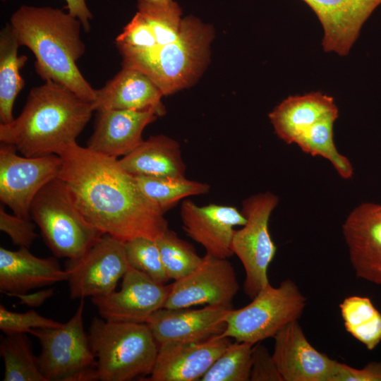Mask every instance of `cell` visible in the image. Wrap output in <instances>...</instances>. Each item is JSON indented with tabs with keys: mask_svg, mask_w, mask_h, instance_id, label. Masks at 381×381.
<instances>
[{
	"mask_svg": "<svg viewBox=\"0 0 381 381\" xmlns=\"http://www.w3.org/2000/svg\"><path fill=\"white\" fill-rule=\"evenodd\" d=\"M213 27L182 17L175 0H138L137 12L116 37L121 66L147 75L164 96L193 85L207 68Z\"/></svg>",
	"mask_w": 381,
	"mask_h": 381,
	"instance_id": "6da1fadb",
	"label": "cell"
},
{
	"mask_svg": "<svg viewBox=\"0 0 381 381\" xmlns=\"http://www.w3.org/2000/svg\"><path fill=\"white\" fill-rule=\"evenodd\" d=\"M59 155L62 165L58 179L85 219L101 233L123 242L138 237L156 241L168 229L164 214L119 159L77 143Z\"/></svg>",
	"mask_w": 381,
	"mask_h": 381,
	"instance_id": "7a4b0ae2",
	"label": "cell"
},
{
	"mask_svg": "<svg viewBox=\"0 0 381 381\" xmlns=\"http://www.w3.org/2000/svg\"><path fill=\"white\" fill-rule=\"evenodd\" d=\"M93 111L92 102L49 80L30 90L16 118L0 123V141L26 157L59 155L76 143Z\"/></svg>",
	"mask_w": 381,
	"mask_h": 381,
	"instance_id": "3957f363",
	"label": "cell"
},
{
	"mask_svg": "<svg viewBox=\"0 0 381 381\" xmlns=\"http://www.w3.org/2000/svg\"><path fill=\"white\" fill-rule=\"evenodd\" d=\"M9 23L20 46L35 55V71L41 78L63 85L85 101L95 100L96 90L76 64L85 51L78 18L58 8L23 5Z\"/></svg>",
	"mask_w": 381,
	"mask_h": 381,
	"instance_id": "277c9868",
	"label": "cell"
},
{
	"mask_svg": "<svg viewBox=\"0 0 381 381\" xmlns=\"http://www.w3.org/2000/svg\"><path fill=\"white\" fill-rule=\"evenodd\" d=\"M88 338L98 380L129 381L151 373L159 346L147 323L111 322L95 317Z\"/></svg>",
	"mask_w": 381,
	"mask_h": 381,
	"instance_id": "5b68a950",
	"label": "cell"
},
{
	"mask_svg": "<svg viewBox=\"0 0 381 381\" xmlns=\"http://www.w3.org/2000/svg\"><path fill=\"white\" fill-rule=\"evenodd\" d=\"M30 215L56 258L76 260L104 235L85 219L58 178L37 194Z\"/></svg>",
	"mask_w": 381,
	"mask_h": 381,
	"instance_id": "8992f818",
	"label": "cell"
},
{
	"mask_svg": "<svg viewBox=\"0 0 381 381\" xmlns=\"http://www.w3.org/2000/svg\"><path fill=\"white\" fill-rule=\"evenodd\" d=\"M252 299L246 306L228 312L222 337L252 345L274 337L286 325L298 320L307 303L291 279L277 287L269 283Z\"/></svg>",
	"mask_w": 381,
	"mask_h": 381,
	"instance_id": "52a82bcc",
	"label": "cell"
},
{
	"mask_svg": "<svg viewBox=\"0 0 381 381\" xmlns=\"http://www.w3.org/2000/svg\"><path fill=\"white\" fill-rule=\"evenodd\" d=\"M84 299L71 318L59 327L33 329L41 351L40 368L47 381L98 380L97 361L83 323Z\"/></svg>",
	"mask_w": 381,
	"mask_h": 381,
	"instance_id": "ba28073f",
	"label": "cell"
},
{
	"mask_svg": "<svg viewBox=\"0 0 381 381\" xmlns=\"http://www.w3.org/2000/svg\"><path fill=\"white\" fill-rule=\"evenodd\" d=\"M278 202L279 198L268 191L246 198L241 211L246 223L233 236L232 251L245 270L244 292L251 298L270 283L267 270L277 246L269 231V220Z\"/></svg>",
	"mask_w": 381,
	"mask_h": 381,
	"instance_id": "9c48e42d",
	"label": "cell"
},
{
	"mask_svg": "<svg viewBox=\"0 0 381 381\" xmlns=\"http://www.w3.org/2000/svg\"><path fill=\"white\" fill-rule=\"evenodd\" d=\"M9 144L0 145V200L13 214L31 219V204L40 190L58 178L62 159L58 155L26 157Z\"/></svg>",
	"mask_w": 381,
	"mask_h": 381,
	"instance_id": "30bf717a",
	"label": "cell"
},
{
	"mask_svg": "<svg viewBox=\"0 0 381 381\" xmlns=\"http://www.w3.org/2000/svg\"><path fill=\"white\" fill-rule=\"evenodd\" d=\"M130 268L124 242L104 234L83 256L66 261L70 297L108 295Z\"/></svg>",
	"mask_w": 381,
	"mask_h": 381,
	"instance_id": "8fae6325",
	"label": "cell"
},
{
	"mask_svg": "<svg viewBox=\"0 0 381 381\" xmlns=\"http://www.w3.org/2000/svg\"><path fill=\"white\" fill-rule=\"evenodd\" d=\"M164 308H188L198 305L231 306L238 290L234 267L227 258L206 253L188 275L171 284Z\"/></svg>",
	"mask_w": 381,
	"mask_h": 381,
	"instance_id": "7c38bea8",
	"label": "cell"
},
{
	"mask_svg": "<svg viewBox=\"0 0 381 381\" xmlns=\"http://www.w3.org/2000/svg\"><path fill=\"white\" fill-rule=\"evenodd\" d=\"M171 287L131 267L122 278L120 290L91 298V301L107 321L146 323L152 314L163 308Z\"/></svg>",
	"mask_w": 381,
	"mask_h": 381,
	"instance_id": "4fadbf2b",
	"label": "cell"
},
{
	"mask_svg": "<svg viewBox=\"0 0 381 381\" xmlns=\"http://www.w3.org/2000/svg\"><path fill=\"white\" fill-rule=\"evenodd\" d=\"M272 357L284 381H333L338 361L314 348L298 320L279 330Z\"/></svg>",
	"mask_w": 381,
	"mask_h": 381,
	"instance_id": "5bb4252c",
	"label": "cell"
},
{
	"mask_svg": "<svg viewBox=\"0 0 381 381\" xmlns=\"http://www.w3.org/2000/svg\"><path fill=\"white\" fill-rule=\"evenodd\" d=\"M342 233L356 277L381 284V205L367 202L356 207Z\"/></svg>",
	"mask_w": 381,
	"mask_h": 381,
	"instance_id": "9a60e30c",
	"label": "cell"
},
{
	"mask_svg": "<svg viewBox=\"0 0 381 381\" xmlns=\"http://www.w3.org/2000/svg\"><path fill=\"white\" fill-rule=\"evenodd\" d=\"M231 306L209 305L200 309L160 308L146 323L158 346L171 342L200 341L222 334Z\"/></svg>",
	"mask_w": 381,
	"mask_h": 381,
	"instance_id": "2e32d148",
	"label": "cell"
},
{
	"mask_svg": "<svg viewBox=\"0 0 381 381\" xmlns=\"http://www.w3.org/2000/svg\"><path fill=\"white\" fill-rule=\"evenodd\" d=\"M181 218L188 236L202 246L206 253L219 258H228L234 254V228L246 223L243 214L235 207L217 204L198 206L190 200L182 202Z\"/></svg>",
	"mask_w": 381,
	"mask_h": 381,
	"instance_id": "e0dca14e",
	"label": "cell"
},
{
	"mask_svg": "<svg viewBox=\"0 0 381 381\" xmlns=\"http://www.w3.org/2000/svg\"><path fill=\"white\" fill-rule=\"evenodd\" d=\"M221 334L200 341H179L159 346L149 381H198L231 343Z\"/></svg>",
	"mask_w": 381,
	"mask_h": 381,
	"instance_id": "ac0fdd59",
	"label": "cell"
},
{
	"mask_svg": "<svg viewBox=\"0 0 381 381\" xmlns=\"http://www.w3.org/2000/svg\"><path fill=\"white\" fill-rule=\"evenodd\" d=\"M317 16L323 29L322 49L347 56L361 30L381 0H302Z\"/></svg>",
	"mask_w": 381,
	"mask_h": 381,
	"instance_id": "d6986e66",
	"label": "cell"
},
{
	"mask_svg": "<svg viewBox=\"0 0 381 381\" xmlns=\"http://www.w3.org/2000/svg\"><path fill=\"white\" fill-rule=\"evenodd\" d=\"M96 111L94 131L86 147L115 159L133 151L144 140L145 128L159 117L152 111L104 109Z\"/></svg>",
	"mask_w": 381,
	"mask_h": 381,
	"instance_id": "ffe728a7",
	"label": "cell"
},
{
	"mask_svg": "<svg viewBox=\"0 0 381 381\" xmlns=\"http://www.w3.org/2000/svg\"><path fill=\"white\" fill-rule=\"evenodd\" d=\"M68 272L55 257L39 258L26 247L0 248V291L8 296L67 281Z\"/></svg>",
	"mask_w": 381,
	"mask_h": 381,
	"instance_id": "44dd1931",
	"label": "cell"
},
{
	"mask_svg": "<svg viewBox=\"0 0 381 381\" xmlns=\"http://www.w3.org/2000/svg\"><path fill=\"white\" fill-rule=\"evenodd\" d=\"M121 69L100 89L92 102L94 111L104 109L152 111L159 117L166 114L159 87L142 71Z\"/></svg>",
	"mask_w": 381,
	"mask_h": 381,
	"instance_id": "7402d4cb",
	"label": "cell"
},
{
	"mask_svg": "<svg viewBox=\"0 0 381 381\" xmlns=\"http://www.w3.org/2000/svg\"><path fill=\"white\" fill-rule=\"evenodd\" d=\"M339 114L332 97L321 92L291 95L271 111L268 117L277 135L287 144L313 125L332 114Z\"/></svg>",
	"mask_w": 381,
	"mask_h": 381,
	"instance_id": "603a6c76",
	"label": "cell"
},
{
	"mask_svg": "<svg viewBox=\"0 0 381 381\" xmlns=\"http://www.w3.org/2000/svg\"><path fill=\"white\" fill-rule=\"evenodd\" d=\"M129 174L153 177H184L186 165L179 143L165 135H152L119 159Z\"/></svg>",
	"mask_w": 381,
	"mask_h": 381,
	"instance_id": "cb8c5ba5",
	"label": "cell"
},
{
	"mask_svg": "<svg viewBox=\"0 0 381 381\" xmlns=\"http://www.w3.org/2000/svg\"><path fill=\"white\" fill-rule=\"evenodd\" d=\"M17 36L8 23L0 32V121L8 123L13 119V109L17 95L25 86L20 74L28 57L18 56Z\"/></svg>",
	"mask_w": 381,
	"mask_h": 381,
	"instance_id": "d4e9b609",
	"label": "cell"
},
{
	"mask_svg": "<svg viewBox=\"0 0 381 381\" xmlns=\"http://www.w3.org/2000/svg\"><path fill=\"white\" fill-rule=\"evenodd\" d=\"M346 330L368 350L381 341V313L368 297L351 296L339 304Z\"/></svg>",
	"mask_w": 381,
	"mask_h": 381,
	"instance_id": "484cf974",
	"label": "cell"
},
{
	"mask_svg": "<svg viewBox=\"0 0 381 381\" xmlns=\"http://www.w3.org/2000/svg\"><path fill=\"white\" fill-rule=\"evenodd\" d=\"M339 114H332L319 121L296 140L303 152L312 156H320L333 165L341 177L351 178L353 169L349 159L339 153L334 142L333 127Z\"/></svg>",
	"mask_w": 381,
	"mask_h": 381,
	"instance_id": "4316f807",
	"label": "cell"
},
{
	"mask_svg": "<svg viewBox=\"0 0 381 381\" xmlns=\"http://www.w3.org/2000/svg\"><path fill=\"white\" fill-rule=\"evenodd\" d=\"M0 353L4 381H47L25 333L6 334L1 340Z\"/></svg>",
	"mask_w": 381,
	"mask_h": 381,
	"instance_id": "83f0119b",
	"label": "cell"
},
{
	"mask_svg": "<svg viewBox=\"0 0 381 381\" xmlns=\"http://www.w3.org/2000/svg\"><path fill=\"white\" fill-rule=\"evenodd\" d=\"M142 192L164 214L181 200L206 194L207 183L189 180L184 177H153L134 176Z\"/></svg>",
	"mask_w": 381,
	"mask_h": 381,
	"instance_id": "f1b7e54d",
	"label": "cell"
},
{
	"mask_svg": "<svg viewBox=\"0 0 381 381\" xmlns=\"http://www.w3.org/2000/svg\"><path fill=\"white\" fill-rule=\"evenodd\" d=\"M156 242L169 279L176 281L188 275L202 260L190 243L169 229Z\"/></svg>",
	"mask_w": 381,
	"mask_h": 381,
	"instance_id": "f546056e",
	"label": "cell"
},
{
	"mask_svg": "<svg viewBox=\"0 0 381 381\" xmlns=\"http://www.w3.org/2000/svg\"><path fill=\"white\" fill-rule=\"evenodd\" d=\"M253 346L246 342L231 343L200 381L250 380Z\"/></svg>",
	"mask_w": 381,
	"mask_h": 381,
	"instance_id": "4dcf8cb0",
	"label": "cell"
},
{
	"mask_svg": "<svg viewBox=\"0 0 381 381\" xmlns=\"http://www.w3.org/2000/svg\"><path fill=\"white\" fill-rule=\"evenodd\" d=\"M124 244L131 267L160 284H165L169 280L156 241L138 237L127 241Z\"/></svg>",
	"mask_w": 381,
	"mask_h": 381,
	"instance_id": "1f68e13d",
	"label": "cell"
},
{
	"mask_svg": "<svg viewBox=\"0 0 381 381\" xmlns=\"http://www.w3.org/2000/svg\"><path fill=\"white\" fill-rule=\"evenodd\" d=\"M63 323L45 318L32 309L25 313L13 312L0 306V329L5 334L30 333L33 329L55 328Z\"/></svg>",
	"mask_w": 381,
	"mask_h": 381,
	"instance_id": "d6a6232c",
	"label": "cell"
},
{
	"mask_svg": "<svg viewBox=\"0 0 381 381\" xmlns=\"http://www.w3.org/2000/svg\"><path fill=\"white\" fill-rule=\"evenodd\" d=\"M30 220L8 214L2 206L0 207V229L11 238L14 245L29 248L37 238L35 226Z\"/></svg>",
	"mask_w": 381,
	"mask_h": 381,
	"instance_id": "836d02e7",
	"label": "cell"
},
{
	"mask_svg": "<svg viewBox=\"0 0 381 381\" xmlns=\"http://www.w3.org/2000/svg\"><path fill=\"white\" fill-rule=\"evenodd\" d=\"M250 380L284 381L272 354L260 342L253 346Z\"/></svg>",
	"mask_w": 381,
	"mask_h": 381,
	"instance_id": "e575fe53",
	"label": "cell"
},
{
	"mask_svg": "<svg viewBox=\"0 0 381 381\" xmlns=\"http://www.w3.org/2000/svg\"><path fill=\"white\" fill-rule=\"evenodd\" d=\"M333 381H381V362L372 361L358 369L338 361Z\"/></svg>",
	"mask_w": 381,
	"mask_h": 381,
	"instance_id": "d590c367",
	"label": "cell"
},
{
	"mask_svg": "<svg viewBox=\"0 0 381 381\" xmlns=\"http://www.w3.org/2000/svg\"><path fill=\"white\" fill-rule=\"evenodd\" d=\"M66 2V8L68 9V13L78 18L85 32H87L90 30V21L92 18V14L88 8L85 0H65Z\"/></svg>",
	"mask_w": 381,
	"mask_h": 381,
	"instance_id": "8d00e7d4",
	"label": "cell"
},
{
	"mask_svg": "<svg viewBox=\"0 0 381 381\" xmlns=\"http://www.w3.org/2000/svg\"><path fill=\"white\" fill-rule=\"evenodd\" d=\"M54 294L53 289H47L37 291L34 293H25L15 294L13 296H16L19 298V303L21 305H25L29 307L35 308L39 307L42 305L47 299L51 298Z\"/></svg>",
	"mask_w": 381,
	"mask_h": 381,
	"instance_id": "74e56055",
	"label": "cell"
}]
</instances>
